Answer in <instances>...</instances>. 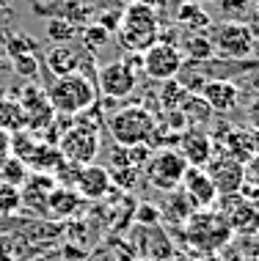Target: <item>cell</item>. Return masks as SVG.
Instances as JSON below:
<instances>
[{"mask_svg": "<svg viewBox=\"0 0 259 261\" xmlns=\"http://www.w3.org/2000/svg\"><path fill=\"white\" fill-rule=\"evenodd\" d=\"M185 234L187 242L196 250L215 253L232 239V228H229L226 217L215 209H193L191 217L185 220Z\"/></svg>", "mask_w": 259, "mask_h": 261, "instance_id": "4", "label": "cell"}, {"mask_svg": "<svg viewBox=\"0 0 259 261\" xmlns=\"http://www.w3.org/2000/svg\"><path fill=\"white\" fill-rule=\"evenodd\" d=\"M138 261H146V258H138Z\"/></svg>", "mask_w": 259, "mask_h": 261, "instance_id": "41", "label": "cell"}, {"mask_svg": "<svg viewBox=\"0 0 259 261\" xmlns=\"http://www.w3.org/2000/svg\"><path fill=\"white\" fill-rule=\"evenodd\" d=\"M6 6H9V0H0V11H3V9H6Z\"/></svg>", "mask_w": 259, "mask_h": 261, "instance_id": "39", "label": "cell"}, {"mask_svg": "<svg viewBox=\"0 0 259 261\" xmlns=\"http://www.w3.org/2000/svg\"><path fill=\"white\" fill-rule=\"evenodd\" d=\"M221 215L226 217L232 234H256L259 231V203H254L251 198L232 195V206H226Z\"/></svg>", "mask_w": 259, "mask_h": 261, "instance_id": "16", "label": "cell"}, {"mask_svg": "<svg viewBox=\"0 0 259 261\" xmlns=\"http://www.w3.org/2000/svg\"><path fill=\"white\" fill-rule=\"evenodd\" d=\"M11 157V132L0 129V165Z\"/></svg>", "mask_w": 259, "mask_h": 261, "instance_id": "36", "label": "cell"}, {"mask_svg": "<svg viewBox=\"0 0 259 261\" xmlns=\"http://www.w3.org/2000/svg\"><path fill=\"white\" fill-rule=\"evenodd\" d=\"M135 223L138 225H155V223H160V209L157 206H138V212H135Z\"/></svg>", "mask_w": 259, "mask_h": 261, "instance_id": "32", "label": "cell"}, {"mask_svg": "<svg viewBox=\"0 0 259 261\" xmlns=\"http://www.w3.org/2000/svg\"><path fill=\"white\" fill-rule=\"evenodd\" d=\"M75 36H78V28L69 22V19H64V17L47 19V39H50L53 44H69Z\"/></svg>", "mask_w": 259, "mask_h": 261, "instance_id": "24", "label": "cell"}, {"mask_svg": "<svg viewBox=\"0 0 259 261\" xmlns=\"http://www.w3.org/2000/svg\"><path fill=\"white\" fill-rule=\"evenodd\" d=\"M110 187H113V181H110V168L94 165V162L80 165L78 173H75V179H72V190L86 201L105 198V195L110 193Z\"/></svg>", "mask_w": 259, "mask_h": 261, "instance_id": "13", "label": "cell"}, {"mask_svg": "<svg viewBox=\"0 0 259 261\" xmlns=\"http://www.w3.org/2000/svg\"><path fill=\"white\" fill-rule=\"evenodd\" d=\"M254 3H259V0H254Z\"/></svg>", "mask_w": 259, "mask_h": 261, "instance_id": "42", "label": "cell"}, {"mask_svg": "<svg viewBox=\"0 0 259 261\" xmlns=\"http://www.w3.org/2000/svg\"><path fill=\"white\" fill-rule=\"evenodd\" d=\"M251 28V33H254V39L259 36V3H256V11H254V22L248 25Z\"/></svg>", "mask_w": 259, "mask_h": 261, "instance_id": "37", "label": "cell"}, {"mask_svg": "<svg viewBox=\"0 0 259 261\" xmlns=\"http://www.w3.org/2000/svg\"><path fill=\"white\" fill-rule=\"evenodd\" d=\"M155 126V113L144 105H127L108 118V132L116 140V146H146Z\"/></svg>", "mask_w": 259, "mask_h": 261, "instance_id": "3", "label": "cell"}, {"mask_svg": "<svg viewBox=\"0 0 259 261\" xmlns=\"http://www.w3.org/2000/svg\"><path fill=\"white\" fill-rule=\"evenodd\" d=\"M177 110L185 116L187 126H201V124H207L209 118H213V110L207 108V102L201 99L199 94H185Z\"/></svg>", "mask_w": 259, "mask_h": 261, "instance_id": "22", "label": "cell"}, {"mask_svg": "<svg viewBox=\"0 0 259 261\" xmlns=\"http://www.w3.org/2000/svg\"><path fill=\"white\" fill-rule=\"evenodd\" d=\"M58 154L64 162L78 168L94 162V157L100 154V129H91V126H83V124L66 129L58 140Z\"/></svg>", "mask_w": 259, "mask_h": 261, "instance_id": "7", "label": "cell"}, {"mask_svg": "<svg viewBox=\"0 0 259 261\" xmlns=\"http://www.w3.org/2000/svg\"><path fill=\"white\" fill-rule=\"evenodd\" d=\"M94 22H100L108 33H116V28H119V22H122V11H105L100 19H94Z\"/></svg>", "mask_w": 259, "mask_h": 261, "instance_id": "33", "label": "cell"}, {"mask_svg": "<svg viewBox=\"0 0 259 261\" xmlns=\"http://www.w3.org/2000/svg\"><path fill=\"white\" fill-rule=\"evenodd\" d=\"M246 181L251 187L259 190V154H254V157L246 162Z\"/></svg>", "mask_w": 259, "mask_h": 261, "instance_id": "35", "label": "cell"}, {"mask_svg": "<svg viewBox=\"0 0 259 261\" xmlns=\"http://www.w3.org/2000/svg\"><path fill=\"white\" fill-rule=\"evenodd\" d=\"M196 3H201V6H204V3H215V0H196Z\"/></svg>", "mask_w": 259, "mask_h": 261, "instance_id": "40", "label": "cell"}, {"mask_svg": "<svg viewBox=\"0 0 259 261\" xmlns=\"http://www.w3.org/2000/svg\"><path fill=\"white\" fill-rule=\"evenodd\" d=\"M25 162L19 157H11L0 165V181H6V185H14V187H22V181L28 179V171H25Z\"/></svg>", "mask_w": 259, "mask_h": 261, "instance_id": "25", "label": "cell"}, {"mask_svg": "<svg viewBox=\"0 0 259 261\" xmlns=\"http://www.w3.org/2000/svg\"><path fill=\"white\" fill-rule=\"evenodd\" d=\"M80 206V195L75 193L72 187H53L50 193H47V203L44 209L50 212L53 217H69L75 215Z\"/></svg>", "mask_w": 259, "mask_h": 261, "instance_id": "21", "label": "cell"}, {"mask_svg": "<svg viewBox=\"0 0 259 261\" xmlns=\"http://www.w3.org/2000/svg\"><path fill=\"white\" fill-rule=\"evenodd\" d=\"M9 53H11V58H17V55H28V53H33V39H28L25 33L9 36Z\"/></svg>", "mask_w": 259, "mask_h": 261, "instance_id": "31", "label": "cell"}, {"mask_svg": "<svg viewBox=\"0 0 259 261\" xmlns=\"http://www.w3.org/2000/svg\"><path fill=\"white\" fill-rule=\"evenodd\" d=\"M97 86L108 99H124L138 86V74L124 61H110L102 69H97Z\"/></svg>", "mask_w": 259, "mask_h": 261, "instance_id": "11", "label": "cell"}, {"mask_svg": "<svg viewBox=\"0 0 259 261\" xmlns=\"http://www.w3.org/2000/svg\"><path fill=\"white\" fill-rule=\"evenodd\" d=\"M187 171V162L182 160V154L177 149H160L155 154H149L146 160V181H149L160 193H174L182 185V176Z\"/></svg>", "mask_w": 259, "mask_h": 261, "instance_id": "6", "label": "cell"}, {"mask_svg": "<svg viewBox=\"0 0 259 261\" xmlns=\"http://www.w3.org/2000/svg\"><path fill=\"white\" fill-rule=\"evenodd\" d=\"M44 63L47 69L61 77V74H72V72H80V55L72 50L69 44H53L44 55Z\"/></svg>", "mask_w": 259, "mask_h": 261, "instance_id": "20", "label": "cell"}, {"mask_svg": "<svg viewBox=\"0 0 259 261\" xmlns=\"http://www.w3.org/2000/svg\"><path fill=\"white\" fill-rule=\"evenodd\" d=\"M14 72H17L19 77H25V80H31V77H36V72H39V61H36V53L17 55V58H14Z\"/></svg>", "mask_w": 259, "mask_h": 261, "instance_id": "30", "label": "cell"}, {"mask_svg": "<svg viewBox=\"0 0 259 261\" xmlns=\"http://www.w3.org/2000/svg\"><path fill=\"white\" fill-rule=\"evenodd\" d=\"M108 39H110V33L105 31L100 22H88V25L80 28V41H83V47H86L88 53H97Z\"/></svg>", "mask_w": 259, "mask_h": 261, "instance_id": "26", "label": "cell"}, {"mask_svg": "<svg viewBox=\"0 0 259 261\" xmlns=\"http://www.w3.org/2000/svg\"><path fill=\"white\" fill-rule=\"evenodd\" d=\"M19 108H22V118H25V129L33 132V129H44V126H50L53 121V108L50 102H47V94L39 88H25L22 94V102H19Z\"/></svg>", "mask_w": 259, "mask_h": 261, "instance_id": "15", "label": "cell"}, {"mask_svg": "<svg viewBox=\"0 0 259 261\" xmlns=\"http://www.w3.org/2000/svg\"><path fill=\"white\" fill-rule=\"evenodd\" d=\"M246 121L251 129L259 132V96H251L248 99V108H246Z\"/></svg>", "mask_w": 259, "mask_h": 261, "instance_id": "34", "label": "cell"}, {"mask_svg": "<svg viewBox=\"0 0 259 261\" xmlns=\"http://www.w3.org/2000/svg\"><path fill=\"white\" fill-rule=\"evenodd\" d=\"M179 187H182L185 201L193 209H213L215 201H218V193H215V187H213V181H209L204 168H187Z\"/></svg>", "mask_w": 259, "mask_h": 261, "instance_id": "14", "label": "cell"}, {"mask_svg": "<svg viewBox=\"0 0 259 261\" xmlns=\"http://www.w3.org/2000/svg\"><path fill=\"white\" fill-rule=\"evenodd\" d=\"M119 3H122L124 9H127V6H132V3H138V0H119Z\"/></svg>", "mask_w": 259, "mask_h": 261, "instance_id": "38", "label": "cell"}, {"mask_svg": "<svg viewBox=\"0 0 259 261\" xmlns=\"http://www.w3.org/2000/svg\"><path fill=\"white\" fill-rule=\"evenodd\" d=\"M177 151L187 162V168H207V162L215 157V140L209 138V132L191 126V129L179 132Z\"/></svg>", "mask_w": 259, "mask_h": 261, "instance_id": "12", "label": "cell"}, {"mask_svg": "<svg viewBox=\"0 0 259 261\" xmlns=\"http://www.w3.org/2000/svg\"><path fill=\"white\" fill-rule=\"evenodd\" d=\"M209 44H213V53L218 58L243 61V58H254L256 39L246 22H221L213 28Z\"/></svg>", "mask_w": 259, "mask_h": 261, "instance_id": "5", "label": "cell"}, {"mask_svg": "<svg viewBox=\"0 0 259 261\" xmlns=\"http://www.w3.org/2000/svg\"><path fill=\"white\" fill-rule=\"evenodd\" d=\"M199 96L207 102V108L213 113H229L237 108L240 91H237V86L232 80H207Z\"/></svg>", "mask_w": 259, "mask_h": 261, "instance_id": "17", "label": "cell"}, {"mask_svg": "<svg viewBox=\"0 0 259 261\" xmlns=\"http://www.w3.org/2000/svg\"><path fill=\"white\" fill-rule=\"evenodd\" d=\"M160 36V9L146 0L127 6L122 11V22L116 28V39L127 53H146Z\"/></svg>", "mask_w": 259, "mask_h": 261, "instance_id": "1", "label": "cell"}, {"mask_svg": "<svg viewBox=\"0 0 259 261\" xmlns=\"http://www.w3.org/2000/svg\"><path fill=\"white\" fill-rule=\"evenodd\" d=\"M174 19H177V25L182 31H207V28H213V19H209L207 9L201 3H196V0H182L177 6Z\"/></svg>", "mask_w": 259, "mask_h": 261, "instance_id": "19", "label": "cell"}, {"mask_svg": "<svg viewBox=\"0 0 259 261\" xmlns=\"http://www.w3.org/2000/svg\"><path fill=\"white\" fill-rule=\"evenodd\" d=\"M179 36L182 39L177 41V50L182 53L185 63H201V61H209L215 55L207 31H182Z\"/></svg>", "mask_w": 259, "mask_h": 261, "instance_id": "18", "label": "cell"}, {"mask_svg": "<svg viewBox=\"0 0 259 261\" xmlns=\"http://www.w3.org/2000/svg\"><path fill=\"white\" fill-rule=\"evenodd\" d=\"M234 86H237V91H246L248 99H251V96H259V63H256V66H251L248 72H243L240 77H237Z\"/></svg>", "mask_w": 259, "mask_h": 261, "instance_id": "29", "label": "cell"}, {"mask_svg": "<svg viewBox=\"0 0 259 261\" xmlns=\"http://www.w3.org/2000/svg\"><path fill=\"white\" fill-rule=\"evenodd\" d=\"M141 58H144V74L157 83L174 80L179 74L182 63H185V58H182V53L177 47L163 44V41H155L146 53H141Z\"/></svg>", "mask_w": 259, "mask_h": 261, "instance_id": "10", "label": "cell"}, {"mask_svg": "<svg viewBox=\"0 0 259 261\" xmlns=\"http://www.w3.org/2000/svg\"><path fill=\"white\" fill-rule=\"evenodd\" d=\"M47 94V102H50L53 113L58 116H78V113L94 108L97 102V88L94 83L88 80L83 72H72V74H61V77H53V83L44 88Z\"/></svg>", "mask_w": 259, "mask_h": 261, "instance_id": "2", "label": "cell"}, {"mask_svg": "<svg viewBox=\"0 0 259 261\" xmlns=\"http://www.w3.org/2000/svg\"><path fill=\"white\" fill-rule=\"evenodd\" d=\"M185 94H187V91H182V86H179L177 80H166L163 83V91H160V105H163L166 110H177Z\"/></svg>", "mask_w": 259, "mask_h": 261, "instance_id": "28", "label": "cell"}, {"mask_svg": "<svg viewBox=\"0 0 259 261\" xmlns=\"http://www.w3.org/2000/svg\"><path fill=\"white\" fill-rule=\"evenodd\" d=\"M207 176L209 181H213L215 193H218V198H229V195H237L246 185V162L234 160V157H226V154H221V157H213L207 162Z\"/></svg>", "mask_w": 259, "mask_h": 261, "instance_id": "8", "label": "cell"}, {"mask_svg": "<svg viewBox=\"0 0 259 261\" xmlns=\"http://www.w3.org/2000/svg\"><path fill=\"white\" fill-rule=\"evenodd\" d=\"M215 3H218L223 22H246L248 25V19L256 11L254 0H215Z\"/></svg>", "mask_w": 259, "mask_h": 261, "instance_id": "23", "label": "cell"}, {"mask_svg": "<svg viewBox=\"0 0 259 261\" xmlns=\"http://www.w3.org/2000/svg\"><path fill=\"white\" fill-rule=\"evenodd\" d=\"M22 206V187L0 181V215H14Z\"/></svg>", "mask_w": 259, "mask_h": 261, "instance_id": "27", "label": "cell"}, {"mask_svg": "<svg viewBox=\"0 0 259 261\" xmlns=\"http://www.w3.org/2000/svg\"><path fill=\"white\" fill-rule=\"evenodd\" d=\"M130 242H132V248H135L138 258L169 261L174 256V242H171V237L163 231L160 223H155V225H135Z\"/></svg>", "mask_w": 259, "mask_h": 261, "instance_id": "9", "label": "cell"}]
</instances>
